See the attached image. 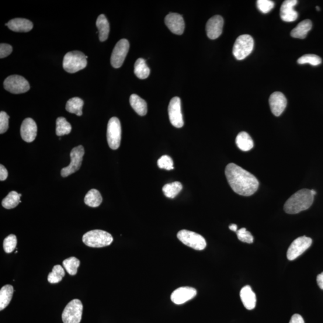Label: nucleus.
Returning <instances> with one entry per match:
<instances>
[{
  "mask_svg": "<svg viewBox=\"0 0 323 323\" xmlns=\"http://www.w3.org/2000/svg\"><path fill=\"white\" fill-rule=\"evenodd\" d=\"M225 175L232 190L239 195L251 196L258 189L259 183L256 177L233 163L226 167Z\"/></svg>",
  "mask_w": 323,
  "mask_h": 323,
  "instance_id": "f257e3e1",
  "label": "nucleus"
},
{
  "mask_svg": "<svg viewBox=\"0 0 323 323\" xmlns=\"http://www.w3.org/2000/svg\"><path fill=\"white\" fill-rule=\"evenodd\" d=\"M314 196L311 190L304 189L299 190L286 201L284 206L286 213L295 214L307 210L314 202Z\"/></svg>",
  "mask_w": 323,
  "mask_h": 323,
  "instance_id": "f03ea898",
  "label": "nucleus"
},
{
  "mask_svg": "<svg viewBox=\"0 0 323 323\" xmlns=\"http://www.w3.org/2000/svg\"><path fill=\"white\" fill-rule=\"evenodd\" d=\"M83 243L93 248H102L109 246L113 241V238L109 232L102 230H93L83 236Z\"/></svg>",
  "mask_w": 323,
  "mask_h": 323,
  "instance_id": "7ed1b4c3",
  "label": "nucleus"
},
{
  "mask_svg": "<svg viewBox=\"0 0 323 323\" xmlns=\"http://www.w3.org/2000/svg\"><path fill=\"white\" fill-rule=\"evenodd\" d=\"M87 59L88 57L82 52L78 51L69 52L65 55L64 58V69L69 73H75L86 68L88 64Z\"/></svg>",
  "mask_w": 323,
  "mask_h": 323,
  "instance_id": "20e7f679",
  "label": "nucleus"
},
{
  "mask_svg": "<svg viewBox=\"0 0 323 323\" xmlns=\"http://www.w3.org/2000/svg\"><path fill=\"white\" fill-rule=\"evenodd\" d=\"M254 48V40L250 35L244 34L239 36L233 47V55L237 60H244L251 54Z\"/></svg>",
  "mask_w": 323,
  "mask_h": 323,
  "instance_id": "39448f33",
  "label": "nucleus"
},
{
  "mask_svg": "<svg viewBox=\"0 0 323 323\" xmlns=\"http://www.w3.org/2000/svg\"><path fill=\"white\" fill-rule=\"evenodd\" d=\"M177 238L183 244L196 250H203L207 246L206 239L202 235L185 229L178 232Z\"/></svg>",
  "mask_w": 323,
  "mask_h": 323,
  "instance_id": "423d86ee",
  "label": "nucleus"
},
{
  "mask_svg": "<svg viewBox=\"0 0 323 323\" xmlns=\"http://www.w3.org/2000/svg\"><path fill=\"white\" fill-rule=\"evenodd\" d=\"M107 138L109 147L113 150L119 148L121 138V128L117 117L111 118L107 125Z\"/></svg>",
  "mask_w": 323,
  "mask_h": 323,
  "instance_id": "0eeeda50",
  "label": "nucleus"
},
{
  "mask_svg": "<svg viewBox=\"0 0 323 323\" xmlns=\"http://www.w3.org/2000/svg\"><path fill=\"white\" fill-rule=\"evenodd\" d=\"M83 305L81 301L74 300L69 302L62 314L64 323H80L83 313Z\"/></svg>",
  "mask_w": 323,
  "mask_h": 323,
  "instance_id": "6e6552de",
  "label": "nucleus"
},
{
  "mask_svg": "<svg viewBox=\"0 0 323 323\" xmlns=\"http://www.w3.org/2000/svg\"><path fill=\"white\" fill-rule=\"evenodd\" d=\"M4 88L13 94H20L29 91L30 86L29 82L22 76L12 75L5 79Z\"/></svg>",
  "mask_w": 323,
  "mask_h": 323,
  "instance_id": "1a4fd4ad",
  "label": "nucleus"
},
{
  "mask_svg": "<svg viewBox=\"0 0 323 323\" xmlns=\"http://www.w3.org/2000/svg\"><path fill=\"white\" fill-rule=\"evenodd\" d=\"M84 155L85 149L82 145H79V146L72 148L70 153V164L67 167L62 169L61 172L62 177H67L78 171L81 167Z\"/></svg>",
  "mask_w": 323,
  "mask_h": 323,
  "instance_id": "9d476101",
  "label": "nucleus"
},
{
  "mask_svg": "<svg viewBox=\"0 0 323 323\" xmlns=\"http://www.w3.org/2000/svg\"><path fill=\"white\" fill-rule=\"evenodd\" d=\"M312 239L303 236L299 237L291 243L287 250V257L289 260H294L300 256L310 247L312 245Z\"/></svg>",
  "mask_w": 323,
  "mask_h": 323,
  "instance_id": "9b49d317",
  "label": "nucleus"
},
{
  "mask_svg": "<svg viewBox=\"0 0 323 323\" xmlns=\"http://www.w3.org/2000/svg\"><path fill=\"white\" fill-rule=\"evenodd\" d=\"M130 49V43L127 39L118 41L111 57V64L114 68H119L123 65Z\"/></svg>",
  "mask_w": 323,
  "mask_h": 323,
  "instance_id": "f8f14e48",
  "label": "nucleus"
},
{
  "mask_svg": "<svg viewBox=\"0 0 323 323\" xmlns=\"http://www.w3.org/2000/svg\"><path fill=\"white\" fill-rule=\"evenodd\" d=\"M168 114L170 122L173 127L180 128L184 125L182 113L181 100L179 97H173L168 106Z\"/></svg>",
  "mask_w": 323,
  "mask_h": 323,
  "instance_id": "ddd939ff",
  "label": "nucleus"
},
{
  "mask_svg": "<svg viewBox=\"0 0 323 323\" xmlns=\"http://www.w3.org/2000/svg\"><path fill=\"white\" fill-rule=\"evenodd\" d=\"M224 25L223 17L215 15L208 20L206 25L207 36L211 40L217 39L221 36Z\"/></svg>",
  "mask_w": 323,
  "mask_h": 323,
  "instance_id": "4468645a",
  "label": "nucleus"
},
{
  "mask_svg": "<svg viewBox=\"0 0 323 323\" xmlns=\"http://www.w3.org/2000/svg\"><path fill=\"white\" fill-rule=\"evenodd\" d=\"M197 291L194 288L182 287L173 291L171 300L173 303L182 305L196 296Z\"/></svg>",
  "mask_w": 323,
  "mask_h": 323,
  "instance_id": "2eb2a0df",
  "label": "nucleus"
},
{
  "mask_svg": "<svg viewBox=\"0 0 323 323\" xmlns=\"http://www.w3.org/2000/svg\"><path fill=\"white\" fill-rule=\"evenodd\" d=\"M165 22L169 30L173 34L182 35L185 30V23L180 14L171 13L165 17Z\"/></svg>",
  "mask_w": 323,
  "mask_h": 323,
  "instance_id": "dca6fc26",
  "label": "nucleus"
},
{
  "mask_svg": "<svg viewBox=\"0 0 323 323\" xmlns=\"http://www.w3.org/2000/svg\"><path fill=\"white\" fill-rule=\"evenodd\" d=\"M269 102L272 113L277 117L284 112L287 104L286 96L280 92H274L269 97Z\"/></svg>",
  "mask_w": 323,
  "mask_h": 323,
  "instance_id": "f3484780",
  "label": "nucleus"
},
{
  "mask_svg": "<svg viewBox=\"0 0 323 323\" xmlns=\"http://www.w3.org/2000/svg\"><path fill=\"white\" fill-rule=\"evenodd\" d=\"M297 0H286L281 5L280 16L284 22H294L297 19L298 13L294 10V6L297 4Z\"/></svg>",
  "mask_w": 323,
  "mask_h": 323,
  "instance_id": "a211bd4d",
  "label": "nucleus"
},
{
  "mask_svg": "<svg viewBox=\"0 0 323 323\" xmlns=\"http://www.w3.org/2000/svg\"><path fill=\"white\" fill-rule=\"evenodd\" d=\"M37 126L31 118H27L23 121L20 127V135L27 142H33L37 137Z\"/></svg>",
  "mask_w": 323,
  "mask_h": 323,
  "instance_id": "6ab92c4d",
  "label": "nucleus"
},
{
  "mask_svg": "<svg viewBox=\"0 0 323 323\" xmlns=\"http://www.w3.org/2000/svg\"><path fill=\"white\" fill-rule=\"evenodd\" d=\"M240 297L243 305L248 310L255 309L256 305V296L251 287L246 286L240 291Z\"/></svg>",
  "mask_w": 323,
  "mask_h": 323,
  "instance_id": "aec40b11",
  "label": "nucleus"
},
{
  "mask_svg": "<svg viewBox=\"0 0 323 323\" xmlns=\"http://www.w3.org/2000/svg\"><path fill=\"white\" fill-rule=\"evenodd\" d=\"M10 30L17 33H27L33 29V24L30 20L23 18L10 20L8 23Z\"/></svg>",
  "mask_w": 323,
  "mask_h": 323,
  "instance_id": "412c9836",
  "label": "nucleus"
},
{
  "mask_svg": "<svg viewBox=\"0 0 323 323\" xmlns=\"http://www.w3.org/2000/svg\"><path fill=\"white\" fill-rule=\"evenodd\" d=\"M312 23L310 20H304L291 31V36L296 39H304L307 37L309 31L312 29Z\"/></svg>",
  "mask_w": 323,
  "mask_h": 323,
  "instance_id": "4be33fe9",
  "label": "nucleus"
},
{
  "mask_svg": "<svg viewBox=\"0 0 323 323\" xmlns=\"http://www.w3.org/2000/svg\"><path fill=\"white\" fill-rule=\"evenodd\" d=\"M237 147L243 152H248L254 147V142L250 135L246 132H241L236 138Z\"/></svg>",
  "mask_w": 323,
  "mask_h": 323,
  "instance_id": "5701e85b",
  "label": "nucleus"
},
{
  "mask_svg": "<svg viewBox=\"0 0 323 323\" xmlns=\"http://www.w3.org/2000/svg\"><path fill=\"white\" fill-rule=\"evenodd\" d=\"M96 25L99 30V39L102 42L105 41L109 37L110 24L105 15H100L97 18Z\"/></svg>",
  "mask_w": 323,
  "mask_h": 323,
  "instance_id": "b1692460",
  "label": "nucleus"
},
{
  "mask_svg": "<svg viewBox=\"0 0 323 323\" xmlns=\"http://www.w3.org/2000/svg\"><path fill=\"white\" fill-rule=\"evenodd\" d=\"M130 102L132 107L140 116H145L147 113V103L136 94L131 95Z\"/></svg>",
  "mask_w": 323,
  "mask_h": 323,
  "instance_id": "393cba45",
  "label": "nucleus"
},
{
  "mask_svg": "<svg viewBox=\"0 0 323 323\" xmlns=\"http://www.w3.org/2000/svg\"><path fill=\"white\" fill-rule=\"evenodd\" d=\"M13 287L11 285H6L0 290V310H4L11 301L13 294Z\"/></svg>",
  "mask_w": 323,
  "mask_h": 323,
  "instance_id": "a878e982",
  "label": "nucleus"
},
{
  "mask_svg": "<svg viewBox=\"0 0 323 323\" xmlns=\"http://www.w3.org/2000/svg\"><path fill=\"white\" fill-rule=\"evenodd\" d=\"M84 102L78 97L69 99L66 104V110L69 113L75 114L78 116L82 115V109Z\"/></svg>",
  "mask_w": 323,
  "mask_h": 323,
  "instance_id": "bb28decb",
  "label": "nucleus"
},
{
  "mask_svg": "<svg viewBox=\"0 0 323 323\" xmlns=\"http://www.w3.org/2000/svg\"><path fill=\"white\" fill-rule=\"evenodd\" d=\"M151 69L146 62L142 58H139L134 64V74L138 79H145L150 74Z\"/></svg>",
  "mask_w": 323,
  "mask_h": 323,
  "instance_id": "cd10ccee",
  "label": "nucleus"
},
{
  "mask_svg": "<svg viewBox=\"0 0 323 323\" xmlns=\"http://www.w3.org/2000/svg\"><path fill=\"white\" fill-rule=\"evenodd\" d=\"M85 203L91 207H98L102 203L103 197L98 190L93 189L89 191L85 197Z\"/></svg>",
  "mask_w": 323,
  "mask_h": 323,
  "instance_id": "c85d7f7f",
  "label": "nucleus"
},
{
  "mask_svg": "<svg viewBox=\"0 0 323 323\" xmlns=\"http://www.w3.org/2000/svg\"><path fill=\"white\" fill-rule=\"evenodd\" d=\"M21 196L22 194H19L15 191H12L9 193L5 198L3 199L2 201L3 207L8 210L16 207L19 203H21V201H20Z\"/></svg>",
  "mask_w": 323,
  "mask_h": 323,
  "instance_id": "c756f323",
  "label": "nucleus"
},
{
  "mask_svg": "<svg viewBox=\"0 0 323 323\" xmlns=\"http://www.w3.org/2000/svg\"><path fill=\"white\" fill-rule=\"evenodd\" d=\"M183 189L182 183L179 182H175L166 184L163 187L162 191L165 196L168 198H175Z\"/></svg>",
  "mask_w": 323,
  "mask_h": 323,
  "instance_id": "7c9ffc66",
  "label": "nucleus"
},
{
  "mask_svg": "<svg viewBox=\"0 0 323 323\" xmlns=\"http://www.w3.org/2000/svg\"><path fill=\"white\" fill-rule=\"evenodd\" d=\"M56 134L59 137L69 134L71 133L72 128L70 123L68 122L65 118L58 117L57 119Z\"/></svg>",
  "mask_w": 323,
  "mask_h": 323,
  "instance_id": "2f4dec72",
  "label": "nucleus"
},
{
  "mask_svg": "<svg viewBox=\"0 0 323 323\" xmlns=\"http://www.w3.org/2000/svg\"><path fill=\"white\" fill-rule=\"evenodd\" d=\"M65 274L63 267L61 265H55L52 272L48 274L47 280L51 284L60 283Z\"/></svg>",
  "mask_w": 323,
  "mask_h": 323,
  "instance_id": "473e14b6",
  "label": "nucleus"
},
{
  "mask_svg": "<svg viewBox=\"0 0 323 323\" xmlns=\"http://www.w3.org/2000/svg\"><path fill=\"white\" fill-rule=\"evenodd\" d=\"M80 264H81L80 260L75 257H71L64 260L63 262L65 269L71 276H75L77 274Z\"/></svg>",
  "mask_w": 323,
  "mask_h": 323,
  "instance_id": "72a5a7b5",
  "label": "nucleus"
},
{
  "mask_svg": "<svg viewBox=\"0 0 323 323\" xmlns=\"http://www.w3.org/2000/svg\"><path fill=\"white\" fill-rule=\"evenodd\" d=\"M321 59L317 55L314 54L305 55L298 59L297 63L299 64H310L312 66H317L321 64Z\"/></svg>",
  "mask_w": 323,
  "mask_h": 323,
  "instance_id": "f704fd0d",
  "label": "nucleus"
},
{
  "mask_svg": "<svg viewBox=\"0 0 323 323\" xmlns=\"http://www.w3.org/2000/svg\"><path fill=\"white\" fill-rule=\"evenodd\" d=\"M17 238L15 235L11 234L5 239L3 248L7 253H11L16 247Z\"/></svg>",
  "mask_w": 323,
  "mask_h": 323,
  "instance_id": "c9c22d12",
  "label": "nucleus"
},
{
  "mask_svg": "<svg viewBox=\"0 0 323 323\" xmlns=\"http://www.w3.org/2000/svg\"><path fill=\"white\" fill-rule=\"evenodd\" d=\"M158 165L160 168L169 170V171L175 168L172 158L167 155L162 156L158 160Z\"/></svg>",
  "mask_w": 323,
  "mask_h": 323,
  "instance_id": "e433bc0d",
  "label": "nucleus"
},
{
  "mask_svg": "<svg viewBox=\"0 0 323 323\" xmlns=\"http://www.w3.org/2000/svg\"><path fill=\"white\" fill-rule=\"evenodd\" d=\"M237 235L239 241L252 244L254 241V238L251 233L246 230L245 228L239 229L237 232Z\"/></svg>",
  "mask_w": 323,
  "mask_h": 323,
  "instance_id": "4c0bfd02",
  "label": "nucleus"
},
{
  "mask_svg": "<svg viewBox=\"0 0 323 323\" xmlns=\"http://www.w3.org/2000/svg\"><path fill=\"white\" fill-rule=\"evenodd\" d=\"M274 5V3L270 0H258L257 2L258 9L263 13H267L271 11Z\"/></svg>",
  "mask_w": 323,
  "mask_h": 323,
  "instance_id": "58836bf2",
  "label": "nucleus"
},
{
  "mask_svg": "<svg viewBox=\"0 0 323 323\" xmlns=\"http://www.w3.org/2000/svg\"><path fill=\"white\" fill-rule=\"evenodd\" d=\"M9 116L5 112L0 113V134L6 133L9 129Z\"/></svg>",
  "mask_w": 323,
  "mask_h": 323,
  "instance_id": "ea45409f",
  "label": "nucleus"
},
{
  "mask_svg": "<svg viewBox=\"0 0 323 323\" xmlns=\"http://www.w3.org/2000/svg\"><path fill=\"white\" fill-rule=\"evenodd\" d=\"M13 47L10 44L2 43L0 45V58H4L12 54Z\"/></svg>",
  "mask_w": 323,
  "mask_h": 323,
  "instance_id": "a19ab883",
  "label": "nucleus"
},
{
  "mask_svg": "<svg viewBox=\"0 0 323 323\" xmlns=\"http://www.w3.org/2000/svg\"><path fill=\"white\" fill-rule=\"evenodd\" d=\"M8 170L3 165H0V180L5 181L8 178Z\"/></svg>",
  "mask_w": 323,
  "mask_h": 323,
  "instance_id": "79ce46f5",
  "label": "nucleus"
},
{
  "mask_svg": "<svg viewBox=\"0 0 323 323\" xmlns=\"http://www.w3.org/2000/svg\"><path fill=\"white\" fill-rule=\"evenodd\" d=\"M289 323H305V321L301 315L296 314L291 317Z\"/></svg>",
  "mask_w": 323,
  "mask_h": 323,
  "instance_id": "37998d69",
  "label": "nucleus"
},
{
  "mask_svg": "<svg viewBox=\"0 0 323 323\" xmlns=\"http://www.w3.org/2000/svg\"><path fill=\"white\" fill-rule=\"evenodd\" d=\"M317 282L318 286L321 290H323V272L319 274L317 277Z\"/></svg>",
  "mask_w": 323,
  "mask_h": 323,
  "instance_id": "c03bdc74",
  "label": "nucleus"
},
{
  "mask_svg": "<svg viewBox=\"0 0 323 323\" xmlns=\"http://www.w3.org/2000/svg\"><path fill=\"white\" fill-rule=\"evenodd\" d=\"M229 229H231V231L237 232L238 231V227L237 225L232 224L229 226Z\"/></svg>",
  "mask_w": 323,
  "mask_h": 323,
  "instance_id": "a18cd8bd",
  "label": "nucleus"
},
{
  "mask_svg": "<svg viewBox=\"0 0 323 323\" xmlns=\"http://www.w3.org/2000/svg\"><path fill=\"white\" fill-rule=\"evenodd\" d=\"M311 192L314 196H315V194H317V192H316V191H315L314 190H311Z\"/></svg>",
  "mask_w": 323,
  "mask_h": 323,
  "instance_id": "49530a36",
  "label": "nucleus"
},
{
  "mask_svg": "<svg viewBox=\"0 0 323 323\" xmlns=\"http://www.w3.org/2000/svg\"><path fill=\"white\" fill-rule=\"evenodd\" d=\"M316 9H317L318 11H319V10H320V8H319L318 6L316 7Z\"/></svg>",
  "mask_w": 323,
  "mask_h": 323,
  "instance_id": "de8ad7c7",
  "label": "nucleus"
}]
</instances>
